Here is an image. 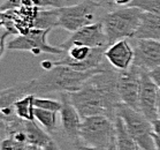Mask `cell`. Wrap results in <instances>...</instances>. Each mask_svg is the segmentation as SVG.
Here are the masks:
<instances>
[{
  "mask_svg": "<svg viewBox=\"0 0 160 150\" xmlns=\"http://www.w3.org/2000/svg\"><path fill=\"white\" fill-rule=\"evenodd\" d=\"M142 70L132 64L127 70H119L118 89L121 101L131 109L139 111V90H141Z\"/></svg>",
  "mask_w": 160,
  "mask_h": 150,
  "instance_id": "10",
  "label": "cell"
},
{
  "mask_svg": "<svg viewBox=\"0 0 160 150\" xmlns=\"http://www.w3.org/2000/svg\"><path fill=\"white\" fill-rule=\"evenodd\" d=\"M106 61H108L115 70H129L135 59V49L126 38L113 43L105 50Z\"/></svg>",
  "mask_w": 160,
  "mask_h": 150,
  "instance_id": "14",
  "label": "cell"
},
{
  "mask_svg": "<svg viewBox=\"0 0 160 150\" xmlns=\"http://www.w3.org/2000/svg\"><path fill=\"white\" fill-rule=\"evenodd\" d=\"M21 129L26 134L27 142L29 144H35V146L45 148L51 142L52 137L50 136V133L42 129L35 120H23L22 119Z\"/></svg>",
  "mask_w": 160,
  "mask_h": 150,
  "instance_id": "17",
  "label": "cell"
},
{
  "mask_svg": "<svg viewBox=\"0 0 160 150\" xmlns=\"http://www.w3.org/2000/svg\"><path fill=\"white\" fill-rule=\"evenodd\" d=\"M45 150H61V149L59 148L58 143L55 142L54 140H51V142H50L48 146L45 147Z\"/></svg>",
  "mask_w": 160,
  "mask_h": 150,
  "instance_id": "31",
  "label": "cell"
},
{
  "mask_svg": "<svg viewBox=\"0 0 160 150\" xmlns=\"http://www.w3.org/2000/svg\"><path fill=\"white\" fill-rule=\"evenodd\" d=\"M97 4L100 6L102 8H105L107 11H113V9H117L118 6L115 4V0H93Z\"/></svg>",
  "mask_w": 160,
  "mask_h": 150,
  "instance_id": "27",
  "label": "cell"
},
{
  "mask_svg": "<svg viewBox=\"0 0 160 150\" xmlns=\"http://www.w3.org/2000/svg\"><path fill=\"white\" fill-rule=\"evenodd\" d=\"M118 77L119 70L109 66L90 77L81 89L67 92L82 119L102 114L115 120L118 107L122 103L118 89Z\"/></svg>",
  "mask_w": 160,
  "mask_h": 150,
  "instance_id": "1",
  "label": "cell"
},
{
  "mask_svg": "<svg viewBox=\"0 0 160 150\" xmlns=\"http://www.w3.org/2000/svg\"><path fill=\"white\" fill-rule=\"evenodd\" d=\"M57 117H58V112L57 111H50V110H45V109L35 107V118H36V120L50 134L54 133L58 129V126H57Z\"/></svg>",
  "mask_w": 160,
  "mask_h": 150,
  "instance_id": "21",
  "label": "cell"
},
{
  "mask_svg": "<svg viewBox=\"0 0 160 150\" xmlns=\"http://www.w3.org/2000/svg\"><path fill=\"white\" fill-rule=\"evenodd\" d=\"M117 114L122 118L129 134L138 143L141 149L156 150L152 121H150L141 111L134 110L123 103L119 105Z\"/></svg>",
  "mask_w": 160,
  "mask_h": 150,
  "instance_id": "6",
  "label": "cell"
},
{
  "mask_svg": "<svg viewBox=\"0 0 160 150\" xmlns=\"http://www.w3.org/2000/svg\"><path fill=\"white\" fill-rule=\"evenodd\" d=\"M132 38L160 40V15L148 12L142 13V21Z\"/></svg>",
  "mask_w": 160,
  "mask_h": 150,
  "instance_id": "15",
  "label": "cell"
},
{
  "mask_svg": "<svg viewBox=\"0 0 160 150\" xmlns=\"http://www.w3.org/2000/svg\"><path fill=\"white\" fill-rule=\"evenodd\" d=\"M149 72L151 77L153 79V81L156 82L157 85L160 88V67H157V68H154L152 70H149Z\"/></svg>",
  "mask_w": 160,
  "mask_h": 150,
  "instance_id": "29",
  "label": "cell"
},
{
  "mask_svg": "<svg viewBox=\"0 0 160 150\" xmlns=\"http://www.w3.org/2000/svg\"><path fill=\"white\" fill-rule=\"evenodd\" d=\"M73 45H85L90 48H108V38L102 21L99 20L98 22L85 26L72 33V35L60 45V48L66 51Z\"/></svg>",
  "mask_w": 160,
  "mask_h": 150,
  "instance_id": "9",
  "label": "cell"
},
{
  "mask_svg": "<svg viewBox=\"0 0 160 150\" xmlns=\"http://www.w3.org/2000/svg\"><path fill=\"white\" fill-rule=\"evenodd\" d=\"M33 94L22 97L14 103V111L18 118H21L23 120H36L35 118V104H33V99H35Z\"/></svg>",
  "mask_w": 160,
  "mask_h": 150,
  "instance_id": "20",
  "label": "cell"
},
{
  "mask_svg": "<svg viewBox=\"0 0 160 150\" xmlns=\"http://www.w3.org/2000/svg\"><path fill=\"white\" fill-rule=\"evenodd\" d=\"M109 66L112 65L107 61L98 68L82 72L65 65H55L46 70L39 76L30 80L31 94L44 96L51 92H74L82 88L90 77L105 70Z\"/></svg>",
  "mask_w": 160,
  "mask_h": 150,
  "instance_id": "2",
  "label": "cell"
},
{
  "mask_svg": "<svg viewBox=\"0 0 160 150\" xmlns=\"http://www.w3.org/2000/svg\"><path fill=\"white\" fill-rule=\"evenodd\" d=\"M157 112H158V118L160 119V88L158 92V102H157Z\"/></svg>",
  "mask_w": 160,
  "mask_h": 150,
  "instance_id": "33",
  "label": "cell"
},
{
  "mask_svg": "<svg viewBox=\"0 0 160 150\" xmlns=\"http://www.w3.org/2000/svg\"><path fill=\"white\" fill-rule=\"evenodd\" d=\"M31 94V82L30 81H23L18 83L11 85L8 88H4L0 92V106L4 107H11L14 105V103L22 97Z\"/></svg>",
  "mask_w": 160,
  "mask_h": 150,
  "instance_id": "16",
  "label": "cell"
},
{
  "mask_svg": "<svg viewBox=\"0 0 160 150\" xmlns=\"http://www.w3.org/2000/svg\"><path fill=\"white\" fill-rule=\"evenodd\" d=\"M74 149L75 150H100V149H98V148L89 146V144H87L85 142H83L82 140L74 144Z\"/></svg>",
  "mask_w": 160,
  "mask_h": 150,
  "instance_id": "28",
  "label": "cell"
},
{
  "mask_svg": "<svg viewBox=\"0 0 160 150\" xmlns=\"http://www.w3.org/2000/svg\"><path fill=\"white\" fill-rule=\"evenodd\" d=\"M154 137V144H156V150H160V137L157 135H153Z\"/></svg>",
  "mask_w": 160,
  "mask_h": 150,
  "instance_id": "34",
  "label": "cell"
},
{
  "mask_svg": "<svg viewBox=\"0 0 160 150\" xmlns=\"http://www.w3.org/2000/svg\"><path fill=\"white\" fill-rule=\"evenodd\" d=\"M23 150H45V148L39 146H35V144H26V147L23 148Z\"/></svg>",
  "mask_w": 160,
  "mask_h": 150,
  "instance_id": "32",
  "label": "cell"
},
{
  "mask_svg": "<svg viewBox=\"0 0 160 150\" xmlns=\"http://www.w3.org/2000/svg\"><path fill=\"white\" fill-rule=\"evenodd\" d=\"M115 143H117L118 150H142L139 148L138 143L134 140V137L129 134L127 127L124 125V121L120 116L115 117Z\"/></svg>",
  "mask_w": 160,
  "mask_h": 150,
  "instance_id": "18",
  "label": "cell"
},
{
  "mask_svg": "<svg viewBox=\"0 0 160 150\" xmlns=\"http://www.w3.org/2000/svg\"><path fill=\"white\" fill-rule=\"evenodd\" d=\"M129 6L137 7L143 12L160 15V0H132Z\"/></svg>",
  "mask_w": 160,
  "mask_h": 150,
  "instance_id": "22",
  "label": "cell"
},
{
  "mask_svg": "<svg viewBox=\"0 0 160 150\" xmlns=\"http://www.w3.org/2000/svg\"><path fill=\"white\" fill-rule=\"evenodd\" d=\"M58 8H40L33 23V28L38 29H53L58 27Z\"/></svg>",
  "mask_w": 160,
  "mask_h": 150,
  "instance_id": "19",
  "label": "cell"
},
{
  "mask_svg": "<svg viewBox=\"0 0 160 150\" xmlns=\"http://www.w3.org/2000/svg\"><path fill=\"white\" fill-rule=\"evenodd\" d=\"M66 0H23V6H37L40 8L63 7Z\"/></svg>",
  "mask_w": 160,
  "mask_h": 150,
  "instance_id": "24",
  "label": "cell"
},
{
  "mask_svg": "<svg viewBox=\"0 0 160 150\" xmlns=\"http://www.w3.org/2000/svg\"><path fill=\"white\" fill-rule=\"evenodd\" d=\"M152 126H153V133H154V135L160 137V119L159 118L152 121Z\"/></svg>",
  "mask_w": 160,
  "mask_h": 150,
  "instance_id": "30",
  "label": "cell"
},
{
  "mask_svg": "<svg viewBox=\"0 0 160 150\" xmlns=\"http://www.w3.org/2000/svg\"><path fill=\"white\" fill-rule=\"evenodd\" d=\"M99 7L100 6L93 0H84L76 5L58 8V28L74 33L83 27L95 23Z\"/></svg>",
  "mask_w": 160,
  "mask_h": 150,
  "instance_id": "8",
  "label": "cell"
},
{
  "mask_svg": "<svg viewBox=\"0 0 160 150\" xmlns=\"http://www.w3.org/2000/svg\"><path fill=\"white\" fill-rule=\"evenodd\" d=\"M80 135L81 140L89 146L107 150L113 142H115V121L102 114L83 118Z\"/></svg>",
  "mask_w": 160,
  "mask_h": 150,
  "instance_id": "5",
  "label": "cell"
},
{
  "mask_svg": "<svg viewBox=\"0 0 160 150\" xmlns=\"http://www.w3.org/2000/svg\"><path fill=\"white\" fill-rule=\"evenodd\" d=\"M107 48H90L85 45H73L65 51L62 58L55 61H44L42 66L48 70L55 65L69 66L76 70H90L105 64V50Z\"/></svg>",
  "mask_w": 160,
  "mask_h": 150,
  "instance_id": "4",
  "label": "cell"
},
{
  "mask_svg": "<svg viewBox=\"0 0 160 150\" xmlns=\"http://www.w3.org/2000/svg\"><path fill=\"white\" fill-rule=\"evenodd\" d=\"M23 6V0H5L1 4V12L8 11V9H14Z\"/></svg>",
  "mask_w": 160,
  "mask_h": 150,
  "instance_id": "26",
  "label": "cell"
},
{
  "mask_svg": "<svg viewBox=\"0 0 160 150\" xmlns=\"http://www.w3.org/2000/svg\"><path fill=\"white\" fill-rule=\"evenodd\" d=\"M107 150H118L117 149V143L113 142L112 144H111V146H109L108 148H107Z\"/></svg>",
  "mask_w": 160,
  "mask_h": 150,
  "instance_id": "35",
  "label": "cell"
},
{
  "mask_svg": "<svg viewBox=\"0 0 160 150\" xmlns=\"http://www.w3.org/2000/svg\"><path fill=\"white\" fill-rule=\"evenodd\" d=\"M28 143H22L18 142L13 137H5L1 140L0 143V150H23Z\"/></svg>",
  "mask_w": 160,
  "mask_h": 150,
  "instance_id": "25",
  "label": "cell"
},
{
  "mask_svg": "<svg viewBox=\"0 0 160 150\" xmlns=\"http://www.w3.org/2000/svg\"><path fill=\"white\" fill-rule=\"evenodd\" d=\"M134 49V65L146 70L160 67V40L137 39Z\"/></svg>",
  "mask_w": 160,
  "mask_h": 150,
  "instance_id": "13",
  "label": "cell"
},
{
  "mask_svg": "<svg viewBox=\"0 0 160 150\" xmlns=\"http://www.w3.org/2000/svg\"><path fill=\"white\" fill-rule=\"evenodd\" d=\"M143 11L132 6H124L109 11L100 18L109 45L123 38H132L142 21Z\"/></svg>",
  "mask_w": 160,
  "mask_h": 150,
  "instance_id": "3",
  "label": "cell"
},
{
  "mask_svg": "<svg viewBox=\"0 0 160 150\" xmlns=\"http://www.w3.org/2000/svg\"><path fill=\"white\" fill-rule=\"evenodd\" d=\"M52 29H38L32 28L28 33L18 35L7 42L8 51H27L35 55L40 53H51V54L63 55L65 51L60 46H53L48 42V35Z\"/></svg>",
  "mask_w": 160,
  "mask_h": 150,
  "instance_id": "7",
  "label": "cell"
},
{
  "mask_svg": "<svg viewBox=\"0 0 160 150\" xmlns=\"http://www.w3.org/2000/svg\"><path fill=\"white\" fill-rule=\"evenodd\" d=\"M61 102L62 107L60 110V118H61V127L62 131L67 136V139L70 142L75 144L81 141V124H82V117L77 112L75 106L72 104L69 96L67 92H61Z\"/></svg>",
  "mask_w": 160,
  "mask_h": 150,
  "instance_id": "12",
  "label": "cell"
},
{
  "mask_svg": "<svg viewBox=\"0 0 160 150\" xmlns=\"http://www.w3.org/2000/svg\"><path fill=\"white\" fill-rule=\"evenodd\" d=\"M158 92H159V87L151 77L150 72L146 70H142L141 90H139V111L150 121L158 119V112H157Z\"/></svg>",
  "mask_w": 160,
  "mask_h": 150,
  "instance_id": "11",
  "label": "cell"
},
{
  "mask_svg": "<svg viewBox=\"0 0 160 150\" xmlns=\"http://www.w3.org/2000/svg\"><path fill=\"white\" fill-rule=\"evenodd\" d=\"M33 104H35V107L45 109V110L50 111H57V112H60L62 107V102L51 98H45L43 96H35Z\"/></svg>",
  "mask_w": 160,
  "mask_h": 150,
  "instance_id": "23",
  "label": "cell"
}]
</instances>
